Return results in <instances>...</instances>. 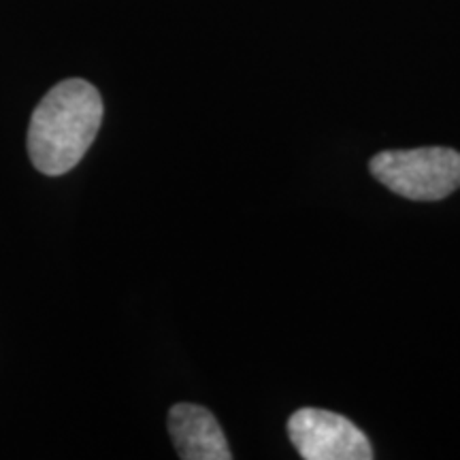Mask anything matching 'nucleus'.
I'll return each instance as SVG.
<instances>
[{
  "label": "nucleus",
  "instance_id": "1",
  "mask_svg": "<svg viewBox=\"0 0 460 460\" xmlns=\"http://www.w3.org/2000/svg\"><path fill=\"white\" fill-rule=\"evenodd\" d=\"M101 92L85 79H65L34 107L28 126V156L43 175L60 177L73 171L99 135Z\"/></svg>",
  "mask_w": 460,
  "mask_h": 460
},
{
  "label": "nucleus",
  "instance_id": "2",
  "mask_svg": "<svg viewBox=\"0 0 460 460\" xmlns=\"http://www.w3.org/2000/svg\"><path fill=\"white\" fill-rule=\"evenodd\" d=\"M371 175L396 197L441 200L460 188V152L450 147L390 149L373 156Z\"/></svg>",
  "mask_w": 460,
  "mask_h": 460
},
{
  "label": "nucleus",
  "instance_id": "3",
  "mask_svg": "<svg viewBox=\"0 0 460 460\" xmlns=\"http://www.w3.org/2000/svg\"><path fill=\"white\" fill-rule=\"evenodd\" d=\"M292 446L305 460H371L367 435L348 418L305 407L288 420Z\"/></svg>",
  "mask_w": 460,
  "mask_h": 460
},
{
  "label": "nucleus",
  "instance_id": "4",
  "mask_svg": "<svg viewBox=\"0 0 460 460\" xmlns=\"http://www.w3.org/2000/svg\"><path fill=\"white\" fill-rule=\"evenodd\" d=\"M169 433L183 460H230L226 435L214 413L194 402H177L169 411Z\"/></svg>",
  "mask_w": 460,
  "mask_h": 460
}]
</instances>
